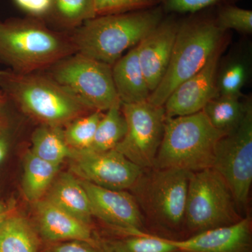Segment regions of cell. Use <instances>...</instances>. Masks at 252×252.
I'll list each match as a JSON object with an SVG mask.
<instances>
[{
    "label": "cell",
    "mask_w": 252,
    "mask_h": 252,
    "mask_svg": "<svg viewBox=\"0 0 252 252\" xmlns=\"http://www.w3.org/2000/svg\"><path fill=\"white\" fill-rule=\"evenodd\" d=\"M205 10L180 20L167 72L149 96L151 103L163 106L172 91L200 71L223 45L225 32L219 27L215 15Z\"/></svg>",
    "instance_id": "3"
},
{
    "label": "cell",
    "mask_w": 252,
    "mask_h": 252,
    "mask_svg": "<svg viewBox=\"0 0 252 252\" xmlns=\"http://www.w3.org/2000/svg\"><path fill=\"white\" fill-rule=\"evenodd\" d=\"M44 252H101L97 243L72 240L51 243L47 245Z\"/></svg>",
    "instance_id": "32"
},
{
    "label": "cell",
    "mask_w": 252,
    "mask_h": 252,
    "mask_svg": "<svg viewBox=\"0 0 252 252\" xmlns=\"http://www.w3.org/2000/svg\"><path fill=\"white\" fill-rule=\"evenodd\" d=\"M9 139L4 132H0V164L4 160L8 148H9Z\"/></svg>",
    "instance_id": "33"
},
{
    "label": "cell",
    "mask_w": 252,
    "mask_h": 252,
    "mask_svg": "<svg viewBox=\"0 0 252 252\" xmlns=\"http://www.w3.org/2000/svg\"><path fill=\"white\" fill-rule=\"evenodd\" d=\"M36 233L48 243L79 241L96 243L91 225L77 220L49 201L41 199L35 202Z\"/></svg>",
    "instance_id": "16"
},
{
    "label": "cell",
    "mask_w": 252,
    "mask_h": 252,
    "mask_svg": "<svg viewBox=\"0 0 252 252\" xmlns=\"http://www.w3.org/2000/svg\"><path fill=\"white\" fill-rule=\"evenodd\" d=\"M243 217L229 186L215 169L190 172L184 222L187 228L198 233Z\"/></svg>",
    "instance_id": "7"
},
{
    "label": "cell",
    "mask_w": 252,
    "mask_h": 252,
    "mask_svg": "<svg viewBox=\"0 0 252 252\" xmlns=\"http://www.w3.org/2000/svg\"><path fill=\"white\" fill-rule=\"evenodd\" d=\"M75 53L70 37L44 21L27 16L0 19V62L10 70L33 73Z\"/></svg>",
    "instance_id": "2"
},
{
    "label": "cell",
    "mask_w": 252,
    "mask_h": 252,
    "mask_svg": "<svg viewBox=\"0 0 252 252\" xmlns=\"http://www.w3.org/2000/svg\"><path fill=\"white\" fill-rule=\"evenodd\" d=\"M215 15L217 25L222 31L234 30L243 34H252V10L224 4L219 5Z\"/></svg>",
    "instance_id": "28"
},
{
    "label": "cell",
    "mask_w": 252,
    "mask_h": 252,
    "mask_svg": "<svg viewBox=\"0 0 252 252\" xmlns=\"http://www.w3.org/2000/svg\"><path fill=\"white\" fill-rule=\"evenodd\" d=\"M95 16L94 0H54L47 21L73 31Z\"/></svg>",
    "instance_id": "24"
},
{
    "label": "cell",
    "mask_w": 252,
    "mask_h": 252,
    "mask_svg": "<svg viewBox=\"0 0 252 252\" xmlns=\"http://www.w3.org/2000/svg\"><path fill=\"white\" fill-rule=\"evenodd\" d=\"M8 209L6 208V207H5V205L2 203H1L0 202V214L2 213V212H4L5 211H6Z\"/></svg>",
    "instance_id": "36"
},
{
    "label": "cell",
    "mask_w": 252,
    "mask_h": 252,
    "mask_svg": "<svg viewBox=\"0 0 252 252\" xmlns=\"http://www.w3.org/2000/svg\"><path fill=\"white\" fill-rule=\"evenodd\" d=\"M165 13L161 5L149 9L102 15L88 20L69 36L76 52L112 66L127 50L137 46Z\"/></svg>",
    "instance_id": "1"
},
{
    "label": "cell",
    "mask_w": 252,
    "mask_h": 252,
    "mask_svg": "<svg viewBox=\"0 0 252 252\" xmlns=\"http://www.w3.org/2000/svg\"><path fill=\"white\" fill-rule=\"evenodd\" d=\"M5 97H5L4 94L0 91V109H1V106H2L3 103H4Z\"/></svg>",
    "instance_id": "35"
},
{
    "label": "cell",
    "mask_w": 252,
    "mask_h": 252,
    "mask_svg": "<svg viewBox=\"0 0 252 252\" xmlns=\"http://www.w3.org/2000/svg\"><path fill=\"white\" fill-rule=\"evenodd\" d=\"M14 4L27 17L41 20L46 23L53 8L54 0H12Z\"/></svg>",
    "instance_id": "31"
},
{
    "label": "cell",
    "mask_w": 252,
    "mask_h": 252,
    "mask_svg": "<svg viewBox=\"0 0 252 252\" xmlns=\"http://www.w3.org/2000/svg\"><path fill=\"white\" fill-rule=\"evenodd\" d=\"M189 175L190 172L180 169L144 170L130 189L144 218L165 229L184 225Z\"/></svg>",
    "instance_id": "6"
},
{
    "label": "cell",
    "mask_w": 252,
    "mask_h": 252,
    "mask_svg": "<svg viewBox=\"0 0 252 252\" xmlns=\"http://www.w3.org/2000/svg\"><path fill=\"white\" fill-rule=\"evenodd\" d=\"M127 131L115 149L143 170L152 168L163 137L166 120L163 106L148 100L123 104Z\"/></svg>",
    "instance_id": "10"
},
{
    "label": "cell",
    "mask_w": 252,
    "mask_h": 252,
    "mask_svg": "<svg viewBox=\"0 0 252 252\" xmlns=\"http://www.w3.org/2000/svg\"><path fill=\"white\" fill-rule=\"evenodd\" d=\"M80 181L89 195L93 217H97L113 229L128 235L144 233L143 215L132 194Z\"/></svg>",
    "instance_id": "12"
},
{
    "label": "cell",
    "mask_w": 252,
    "mask_h": 252,
    "mask_svg": "<svg viewBox=\"0 0 252 252\" xmlns=\"http://www.w3.org/2000/svg\"><path fill=\"white\" fill-rule=\"evenodd\" d=\"M40 238L24 217L10 215L0 225V252H39Z\"/></svg>",
    "instance_id": "20"
},
{
    "label": "cell",
    "mask_w": 252,
    "mask_h": 252,
    "mask_svg": "<svg viewBox=\"0 0 252 252\" xmlns=\"http://www.w3.org/2000/svg\"><path fill=\"white\" fill-rule=\"evenodd\" d=\"M168 15L136 46L139 63L151 94L167 72L180 27V20L175 14Z\"/></svg>",
    "instance_id": "14"
},
{
    "label": "cell",
    "mask_w": 252,
    "mask_h": 252,
    "mask_svg": "<svg viewBox=\"0 0 252 252\" xmlns=\"http://www.w3.org/2000/svg\"><path fill=\"white\" fill-rule=\"evenodd\" d=\"M182 252H252V220L249 215L237 223L196 233L183 240H170Z\"/></svg>",
    "instance_id": "15"
},
{
    "label": "cell",
    "mask_w": 252,
    "mask_h": 252,
    "mask_svg": "<svg viewBox=\"0 0 252 252\" xmlns=\"http://www.w3.org/2000/svg\"><path fill=\"white\" fill-rule=\"evenodd\" d=\"M0 91L43 125L59 126L93 110L51 77L0 69Z\"/></svg>",
    "instance_id": "4"
},
{
    "label": "cell",
    "mask_w": 252,
    "mask_h": 252,
    "mask_svg": "<svg viewBox=\"0 0 252 252\" xmlns=\"http://www.w3.org/2000/svg\"><path fill=\"white\" fill-rule=\"evenodd\" d=\"M243 95L219 94L207 102L203 110L209 122L223 135L234 130L243 122L251 99Z\"/></svg>",
    "instance_id": "19"
},
{
    "label": "cell",
    "mask_w": 252,
    "mask_h": 252,
    "mask_svg": "<svg viewBox=\"0 0 252 252\" xmlns=\"http://www.w3.org/2000/svg\"><path fill=\"white\" fill-rule=\"evenodd\" d=\"M51 68L49 77L93 110L107 111L119 99L108 64L75 53Z\"/></svg>",
    "instance_id": "8"
},
{
    "label": "cell",
    "mask_w": 252,
    "mask_h": 252,
    "mask_svg": "<svg viewBox=\"0 0 252 252\" xmlns=\"http://www.w3.org/2000/svg\"><path fill=\"white\" fill-rule=\"evenodd\" d=\"M232 0H162L165 14H193L212 6L231 4Z\"/></svg>",
    "instance_id": "30"
},
{
    "label": "cell",
    "mask_w": 252,
    "mask_h": 252,
    "mask_svg": "<svg viewBox=\"0 0 252 252\" xmlns=\"http://www.w3.org/2000/svg\"><path fill=\"white\" fill-rule=\"evenodd\" d=\"M223 49V45L217 50L200 71L172 91L163 105L166 118L201 112L209 101L218 95L217 69Z\"/></svg>",
    "instance_id": "13"
},
{
    "label": "cell",
    "mask_w": 252,
    "mask_h": 252,
    "mask_svg": "<svg viewBox=\"0 0 252 252\" xmlns=\"http://www.w3.org/2000/svg\"><path fill=\"white\" fill-rule=\"evenodd\" d=\"M70 159L73 175L112 190H130L144 171L115 149L100 152L74 150Z\"/></svg>",
    "instance_id": "11"
},
{
    "label": "cell",
    "mask_w": 252,
    "mask_h": 252,
    "mask_svg": "<svg viewBox=\"0 0 252 252\" xmlns=\"http://www.w3.org/2000/svg\"><path fill=\"white\" fill-rule=\"evenodd\" d=\"M60 167L39 158L31 151L28 152L25 158L22 188L29 201L42 199L52 185Z\"/></svg>",
    "instance_id": "22"
},
{
    "label": "cell",
    "mask_w": 252,
    "mask_h": 252,
    "mask_svg": "<svg viewBox=\"0 0 252 252\" xmlns=\"http://www.w3.org/2000/svg\"><path fill=\"white\" fill-rule=\"evenodd\" d=\"M72 173L59 176L49 189L46 199L69 215L91 225L93 214L90 200L81 181Z\"/></svg>",
    "instance_id": "18"
},
{
    "label": "cell",
    "mask_w": 252,
    "mask_h": 252,
    "mask_svg": "<svg viewBox=\"0 0 252 252\" xmlns=\"http://www.w3.org/2000/svg\"><path fill=\"white\" fill-rule=\"evenodd\" d=\"M103 113L93 111L91 114L81 116L71 122L67 129L63 131L64 140L74 150H85L91 147L96 129Z\"/></svg>",
    "instance_id": "26"
},
{
    "label": "cell",
    "mask_w": 252,
    "mask_h": 252,
    "mask_svg": "<svg viewBox=\"0 0 252 252\" xmlns=\"http://www.w3.org/2000/svg\"><path fill=\"white\" fill-rule=\"evenodd\" d=\"M106 112L97 125L94 140L88 149L89 150L97 152L112 150L125 137L127 124L121 101L117 100Z\"/></svg>",
    "instance_id": "23"
},
{
    "label": "cell",
    "mask_w": 252,
    "mask_h": 252,
    "mask_svg": "<svg viewBox=\"0 0 252 252\" xmlns=\"http://www.w3.org/2000/svg\"><path fill=\"white\" fill-rule=\"evenodd\" d=\"M250 74L248 61L241 56H232L219 64L217 85L219 94L243 95L242 89Z\"/></svg>",
    "instance_id": "25"
},
{
    "label": "cell",
    "mask_w": 252,
    "mask_h": 252,
    "mask_svg": "<svg viewBox=\"0 0 252 252\" xmlns=\"http://www.w3.org/2000/svg\"><path fill=\"white\" fill-rule=\"evenodd\" d=\"M223 135L211 125L203 111L166 118L154 167L189 172L211 168L217 142Z\"/></svg>",
    "instance_id": "5"
},
{
    "label": "cell",
    "mask_w": 252,
    "mask_h": 252,
    "mask_svg": "<svg viewBox=\"0 0 252 252\" xmlns=\"http://www.w3.org/2000/svg\"><path fill=\"white\" fill-rule=\"evenodd\" d=\"M114 87L123 104L138 103L148 100L151 94L139 63L136 46L112 66Z\"/></svg>",
    "instance_id": "17"
},
{
    "label": "cell",
    "mask_w": 252,
    "mask_h": 252,
    "mask_svg": "<svg viewBox=\"0 0 252 252\" xmlns=\"http://www.w3.org/2000/svg\"><path fill=\"white\" fill-rule=\"evenodd\" d=\"M179 252H180V251H179Z\"/></svg>",
    "instance_id": "37"
},
{
    "label": "cell",
    "mask_w": 252,
    "mask_h": 252,
    "mask_svg": "<svg viewBox=\"0 0 252 252\" xmlns=\"http://www.w3.org/2000/svg\"><path fill=\"white\" fill-rule=\"evenodd\" d=\"M212 168L229 186L239 211L245 217L252 183V103L240 126L219 140Z\"/></svg>",
    "instance_id": "9"
},
{
    "label": "cell",
    "mask_w": 252,
    "mask_h": 252,
    "mask_svg": "<svg viewBox=\"0 0 252 252\" xmlns=\"http://www.w3.org/2000/svg\"><path fill=\"white\" fill-rule=\"evenodd\" d=\"M31 152L46 162L61 166L66 159L73 157L74 149L68 145L59 126L42 125L33 132Z\"/></svg>",
    "instance_id": "21"
},
{
    "label": "cell",
    "mask_w": 252,
    "mask_h": 252,
    "mask_svg": "<svg viewBox=\"0 0 252 252\" xmlns=\"http://www.w3.org/2000/svg\"><path fill=\"white\" fill-rule=\"evenodd\" d=\"M11 215V213H10V211L9 210H6L2 213L0 214V225L6 219L8 218Z\"/></svg>",
    "instance_id": "34"
},
{
    "label": "cell",
    "mask_w": 252,
    "mask_h": 252,
    "mask_svg": "<svg viewBox=\"0 0 252 252\" xmlns=\"http://www.w3.org/2000/svg\"><path fill=\"white\" fill-rule=\"evenodd\" d=\"M110 252H177L169 239L147 234L130 235L113 242Z\"/></svg>",
    "instance_id": "27"
},
{
    "label": "cell",
    "mask_w": 252,
    "mask_h": 252,
    "mask_svg": "<svg viewBox=\"0 0 252 252\" xmlns=\"http://www.w3.org/2000/svg\"><path fill=\"white\" fill-rule=\"evenodd\" d=\"M96 16L122 14L161 5L162 0H94Z\"/></svg>",
    "instance_id": "29"
}]
</instances>
